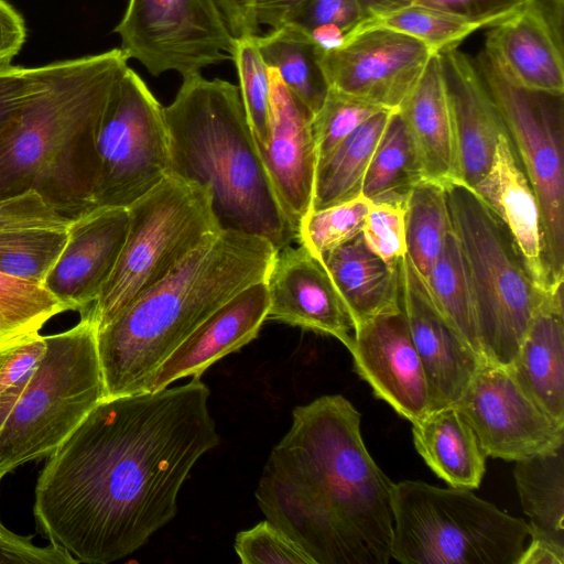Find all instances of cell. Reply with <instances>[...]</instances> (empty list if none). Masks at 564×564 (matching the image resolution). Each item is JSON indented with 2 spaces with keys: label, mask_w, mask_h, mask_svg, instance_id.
<instances>
[{
  "label": "cell",
  "mask_w": 564,
  "mask_h": 564,
  "mask_svg": "<svg viewBox=\"0 0 564 564\" xmlns=\"http://www.w3.org/2000/svg\"><path fill=\"white\" fill-rule=\"evenodd\" d=\"M398 112L414 144L424 180L460 181L456 134L440 52L434 53Z\"/></svg>",
  "instance_id": "cell-23"
},
{
  "label": "cell",
  "mask_w": 564,
  "mask_h": 564,
  "mask_svg": "<svg viewBox=\"0 0 564 564\" xmlns=\"http://www.w3.org/2000/svg\"><path fill=\"white\" fill-rule=\"evenodd\" d=\"M72 220L50 207L36 192L0 197V230H67Z\"/></svg>",
  "instance_id": "cell-42"
},
{
  "label": "cell",
  "mask_w": 564,
  "mask_h": 564,
  "mask_svg": "<svg viewBox=\"0 0 564 564\" xmlns=\"http://www.w3.org/2000/svg\"><path fill=\"white\" fill-rule=\"evenodd\" d=\"M254 36L235 37L230 59L237 69L238 88L253 138L258 147H264L271 133V78Z\"/></svg>",
  "instance_id": "cell-36"
},
{
  "label": "cell",
  "mask_w": 564,
  "mask_h": 564,
  "mask_svg": "<svg viewBox=\"0 0 564 564\" xmlns=\"http://www.w3.org/2000/svg\"><path fill=\"white\" fill-rule=\"evenodd\" d=\"M364 19L414 4L415 0H357Z\"/></svg>",
  "instance_id": "cell-53"
},
{
  "label": "cell",
  "mask_w": 564,
  "mask_h": 564,
  "mask_svg": "<svg viewBox=\"0 0 564 564\" xmlns=\"http://www.w3.org/2000/svg\"><path fill=\"white\" fill-rule=\"evenodd\" d=\"M264 281L269 295L267 321L332 336L350 349V315L323 262L303 245L279 249Z\"/></svg>",
  "instance_id": "cell-17"
},
{
  "label": "cell",
  "mask_w": 564,
  "mask_h": 564,
  "mask_svg": "<svg viewBox=\"0 0 564 564\" xmlns=\"http://www.w3.org/2000/svg\"><path fill=\"white\" fill-rule=\"evenodd\" d=\"M128 223L126 207H96L73 219L65 246L42 285L69 311H87L115 269Z\"/></svg>",
  "instance_id": "cell-19"
},
{
  "label": "cell",
  "mask_w": 564,
  "mask_h": 564,
  "mask_svg": "<svg viewBox=\"0 0 564 564\" xmlns=\"http://www.w3.org/2000/svg\"><path fill=\"white\" fill-rule=\"evenodd\" d=\"M311 39L318 51L330 52L345 44L346 32L335 24H323L310 31Z\"/></svg>",
  "instance_id": "cell-52"
},
{
  "label": "cell",
  "mask_w": 564,
  "mask_h": 564,
  "mask_svg": "<svg viewBox=\"0 0 564 564\" xmlns=\"http://www.w3.org/2000/svg\"><path fill=\"white\" fill-rule=\"evenodd\" d=\"M113 32L152 76L198 74L230 59L235 43L216 0H128Z\"/></svg>",
  "instance_id": "cell-12"
},
{
  "label": "cell",
  "mask_w": 564,
  "mask_h": 564,
  "mask_svg": "<svg viewBox=\"0 0 564 564\" xmlns=\"http://www.w3.org/2000/svg\"><path fill=\"white\" fill-rule=\"evenodd\" d=\"M370 205L371 202L360 194L337 205L310 210L300 224L296 241L322 260L361 234Z\"/></svg>",
  "instance_id": "cell-38"
},
{
  "label": "cell",
  "mask_w": 564,
  "mask_h": 564,
  "mask_svg": "<svg viewBox=\"0 0 564 564\" xmlns=\"http://www.w3.org/2000/svg\"><path fill=\"white\" fill-rule=\"evenodd\" d=\"M528 0H415L414 3L431 7L482 28L496 26L521 12Z\"/></svg>",
  "instance_id": "cell-45"
},
{
  "label": "cell",
  "mask_w": 564,
  "mask_h": 564,
  "mask_svg": "<svg viewBox=\"0 0 564 564\" xmlns=\"http://www.w3.org/2000/svg\"><path fill=\"white\" fill-rule=\"evenodd\" d=\"M509 369L529 397L564 424L563 290L542 300Z\"/></svg>",
  "instance_id": "cell-25"
},
{
  "label": "cell",
  "mask_w": 564,
  "mask_h": 564,
  "mask_svg": "<svg viewBox=\"0 0 564 564\" xmlns=\"http://www.w3.org/2000/svg\"><path fill=\"white\" fill-rule=\"evenodd\" d=\"M265 64L274 68L289 90L314 117L329 87L318 61V50L307 31L286 22L254 36Z\"/></svg>",
  "instance_id": "cell-29"
},
{
  "label": "cell",
  "mask_w": 564,
  "mask_h": 564,
  "mask_svg": "<svg viewBox=\"0 0 564 564\" xmlns=\"http://www.w3.org/2000/svg\"><path fill=\"white\" fill-rule=\"evenodd\" d=\"M69 311L41 283L0 272V346L40 333L54 316Z\"/></svg>",
  "instance_id": "cell-35"
},
{
  "label": "cell",
  "mask_w": 564,
  "mask_h": 564,
  "mask_svg": "<svg viewBox=\"0 0 564 564\" xmlns=\"http://www.w3.org/2000/svg\"><path fill=\"white\" fill-rule=\"evenodd\" d=\"M271 133L258 147L263 166L291 227L296 234L312 209L317 169L312 115L270 67Z\"/></svg>",
  "instance_id": "cell-18"
},
{
  "label": "cell",
  "mask_w": 564,
  "mask_h": 564,
  "mask_svg": "<svg viewBox=\"0 0 564 564\" xmlns=\"http://www.w3.org/2000/svg\"><path fill=\"white\" fill-rule=\"evenodd\" d=\"M6 531V528L2 525V523L0 522V534H2L3 532Z\"/></svg>",
  "instance_id": "cell-54"
},
{
  "label": "cell",
  "mask_w": 564,
  "mask_h": 564,
  "mask_svg": "<svg viewBox=\"0 0 564 564\" xmlns=\"http://www.w3.org/2000/svg\"><path fill=\"white\" fill-rule=\"evenodd\" d=\"M303 0H256L254 12L259 26L276 29L286 23Z\"/></svg>",
  "instance_id": "cell-50"
},
{
  "label": "cell",
  "mask_w": 564,
  "mask_h": 564,
  "mask_svg": "<svg viewBox=\"0 0 564 564\" xmlns=\"http://www.w3.org/2000/svg\"><path fill=\"white\" fill-rule=\"evenodd\" d=\"M22 14L8 1L0 0V64L11 63L26 41Z\"/></svg>",
  "instance_id": "cell-48"
},
{
  "label": "cell",
  "mask_w": 564,
  "mask_h": 564,
  "mask_svg": "<svg viewBox=\"0 0 564 564\" xmlns=\"http://www.w3.org/2000/svg\"><path fill=\"white\" fill-rule=\"evenodd\" d=\"M399 267L401 307L425 372L431 410L455 405L486 362L438 312L406 256Z\"/></svg>",
  "instance_id": "cell-16"
},
{
  "label": "cell",
  "mask_w": 564,
  "mask_h": 564,
  "mask_svg": "<svg viewBox=\"0 0 564 564\" xmlns=\"http://www.w3.org/2000/svg\"><path fill=\"white\" fill-rule=\"evenodd\" d=\"M392 112L381 110L373 115L317 165L311 210L337 205L361 194L367 167Z\"/></svg>",
  "instance_id": "cell-30"
},
{
  "label": "cell",
  "mask_w": 564,
  "mask_h": 564,
  "mask_svg": "<svg viewBox=\"0 0 564 564\" xmlns=\"http://www.w3.org/2000/svg\"><path fill=\"white\" fill-rule=\"evenodd\" d=\"M40 66L0 64V128L21 108L37 86Z\"/></svg>",
  "instance_id": "cell-46"
},
{
  "label": "cell",
  "mask_w": 564,
  "mask_h": 564,
  "mask_svg": "<svg viewBox=\"0 0 564 564\" xmlns=\"http://www.w3.org/2000/svg\"><path fill=\"white\" fill-rule=\"evenodd\" d=\"M364 19L357 0H303L288 22L310 33L323 24H335L346 33Z\"/></svg>",
  "instance_id": "cell-44"
},
{
  "label": "cell",
  "mask_w": 564,
  "mask_h": 564,
  "mask_svg": "<svg viewBox=\"0 0 564 564\" xmlns=\"http://www.w3.org/2000/svg\"><path fill=\"white\" fill-rule=\"evenodd\" d=\"M423 178L409 130L398 110L393 111L367 167L361 194L372 203H404Z\"/></svg>",
  "instance_id": "cell-32"
},
{
  "label": "cell",
  "mask_w": 564,
  "mask_h": 564,
  "mask_svg": "<svg viewBox=\"0 0 564 564\" xmlns=\"http://www.w3.org/2000/svg\"><path fill=\"white\" fill-rule=\"evenodd\" d=\"M473 188L508 229L534 285L544 294L563 290L549 280L540 206L507 131L498 139L489 170Z\"/></svg>",
  "instance_id": "cell-22"
},
{
  "label": "cell",
  "mask_w": 564,
  "mask_h": 564,
  "mask_svg": "<svg viewBox=\"0 0 564 564\" xmlns=\"http://www.w3.org/2000/svg\"><path fill=\"white\" fill-rule=\"evenodd\" d=\"M518 564H564V553L545 543L530 540Z\"/></svg>",
  "instance_id": "cell-51"
},
{
  "label": "cell",
  "mask_w": 564,
  "mask_h": 564,
  "mask_svg": "<svg viewBox=\"0 0 564 564\" xmlns=\"http://www.w3.org/2000/svg\"><path fill=\"white\" fill-rule=\"evenodd\" d=\"M128 61L116 47L40 66L37 86L0 128V197L36 192L69 219L96 208V132Z\"/></svg>",
  "instance_id": "cell-3"
},
{
  "label": "cell",
  "mask_w": 564,
  "mask_h": 564,
  "mask_svg": "<svg viewBox=\"0 0 564 564\" xmlns=\"http://www.w3.org/2000/svg\"><path fill=\"white\" fill-rule=\"evenodd\" d=\"M126 240L115 269L87 310L105 325L223 228L208 185L170 173L127 207Z\"/></svg>",
  "instance_id": "cell-9"
},
{
  "label": "cell",
  "mask_w": 564,
  "mask_h": 564,
  "mask_svg": "<svg viewBox=\"0 0 564 564\" xmlns=\"http://www.w3.org/2000/svg\"><path fill=\"white\" fill-rule=\"evenodd\" d=\"M349 352L358 376L400 416L413 423L431 411L427 380L402 307L358 325Z\"/></svg>",
  "instance_id": "cell-15"
},
{
  "label": "cell",
  "mask_w": 564,
  "mask_h": 564,
  "mask_svg": "<svg viewBox=\"0 0 564 564\" xmlns=\"http://www.w3.org/2000/svg\"><path fill=\"white\" fill-rule=\"evenodd\" d=\"M484 29L476 22L422 6L411 4L388 13L362 19L345 35V42L370 30H389L416 39L434 53L458 44L473 32Z\"/></svg>",
  "instance_id": "cell-34"
},
{
  "label": "cell",
  "mask_w": 564,
  "mask_h": 564,
  "mask_svg": "<svg viewBox=\"0 0 564 564\" xmlns=\"http://www.w3.org/2000/svg\"><path fill=\"white\" fill-rule=\"evenodd\" d=\"M513 477L529 517V539L564 553V445L517 460Z\"/></svg>",
  "instance_id": "cell-28"
},
{
  "label": "cell",
  "mask_w": 564,
  "mask_h": 564,
  "mask_svg": "<svg viewBox=\"0 0 564 564\" xmlns=\"http://www.w3.org/2000/svg\"><path fill=\"white\" fill-rule=\"evenodd\" d=\"M413 444L431 470L451 487L477 489L487 455L456 405L431 410L412 423Z\"/></svg>",
  "instance_id": "cell-27"
},
{
  "label": "cell",
  "mask_w": 564,
  "mask_h": 564,
  "mask_svg": "<svg viewBox=\"0 0 564 564\" xmlns=\"http://www.w3.org/2000/svg\"><path fill=\"white\" fill-rule=\"evenodd\" d=\"M434 52L423 42L389 30H370L330 52L318 51L329 89L398 110Z\"/></svg>",
  "instance_id": "cell-14"
},
{
  "label": "cell",
  "mask_w": 564,
  "mask_h": 564,
  "mask_svg": "<svg viewBox=\"0 0 564 564\" xmlns=\"http://www.w3.org/2000/svg\"><path fill=\"white\" fill-rule=\"evenodd\" d=\"M485 46L520 87L564 95L563 42L528 8L490 28Z\"/></svg>",
  "instance_id": "cell-24"
},
{
  "label": "cell",
  "mask_w": 564,
  "mask_h": 564,
  "mask_svg": "<svg viewBox=\"0 0 564 564\" xmlns=\"http://www.w3.org/2000/svg\"><path fill=\"white\" fill-rule=\"evenodd\" d=\"M67 240V230H0V272L42 284Z\"/></svg>",
  "instance_id": "cell-37"
},
{
  "label": "cell",
  "mask_w": 564,
  "mask_h": 564,
  "mask_svg": "<svg viewBox=\"0 0 564 564\" xmlns=\"http://www.w3.org/2000/svg\"><path fill=\"white\" fill-rule=\"evenodd\" d=\"M0 563L76 564L65 550L50 544L35 546L31 538H23L7 530L0 534Z\"/></svg>",
  "instance_id": "cell-47"
},
{
  "label": "cell",
  "mask_w": 564,
  "mask_h": 564,
  "mask_svg": "<svg viewBox=\"0 0 564 564\" xmlns=\"http://www.w3.org/2000/svg\"><path fill=\"white\" fill-rule=\"evenodd\" d=\"M276 251L261 236L221 229L97 327L105 398L150 391L158 368L187 336L241 290L265 280Z\"/></svg>",
  "instance_id": "cell-4"
},
{
  "label": "cell",
  "mask_w": 564,
  "mask_h": 564,
  "mask_svg": "<svg viewBox=\"0 0 564 564\" xmlns=\"http://www.w3.org/2000/svg\"><path fill=\"white\" fill-rule=\"evenodd\" d=\"M426 292L451 327L482 358L474 292L452 225Z\"/></svg>",
  "instance_id": "cell-33"
},
{
  "label": "cell",
  "mask_w": 564,
  "mask_h": 564,
  "mask_svg": "<svg viewBox=\"0 0 564 564\" xmlns=\"http://www.w3.org/2000/svg\"><path fill=\"white\" fill-rule=\"evenodd\" d=\"M164 107L171 173L208 185L223 229L261 236L282 249L296 240L274 194L239 88L202 73L182 77Z\"/></svg>",
  "instance_id": "cell-5"
},
{
  "label": "cell",
  "mask_w": 564,
  "mask_h": 564,
  "mask_svg": "<svg viewBox=\"0 0 564 564\" xmlns=\"http://www.w3.org/2000/svg\"><path fill=\"white\" fill-rule=\"evenodd\" d=\"M234 37L259 34L256 0H216Z\"/></svg>",
  "instance_id": "cell-49"
},
{
  "label": "cell",
  "mask_w": 564,
  "mask_h": 564,
  "mask_svg": "<svg viewBox=\"0 0 564 564\" xmlns=\"http://www.w3.org/2000/svg\"><path fill=\"white\" fill-rule=\"evenodd\" d=\"M96 330L85 311L74 327L46 335L34 371L0 394V480L24 463L50 456L105 398Z\"/></svg>",
  "instance_id": "cell-6"
},
{
  "label": "cell",
  "mask_w": 564,
  "mask_h": 564,
  "mask_svg": "<svg viewBox=\"0 0 564 564\" xmlns=\"http://www.w3.org/2000/svg\"><path fill=\"white\" fill-rule=\"evenodd\" d=\"M265 281L241 290L209 315L158 368L150 391L185 377H200L213 364L258 337L267 321Z\"/></svg>",
  "instance_id": "cell-20"
},
{
  "label": "cell",
  "mask_w": 564,
  "mask_h": 564,
  "mask_svg": "<svg viewBox=\"0 0 564 564\" xmlns=\"http://www.w3.org/2000/svg\"><path fill=\"white\" fill-rule=\"evenodd\" d=\"M361 235L373 253L388 263H399L406 256L405 202H371Z\"/></svg>",
  "instance_id": "cell-41"
},
{
  "label": "cell",
  "mask_w": 564,
  "mask_h": 564,
  "mask_svg": "<svg viewBox=\"0 0 564 564\" xmlns=\"http://www.w3.org/2000/svg\"><path fill=\"white\" fill-rule=\"evenodd\" d=\"M200 377L104 398L50 455L34 516L77 563L108 564L143 546L177 512V496L219 435Z\"/></svg>",
  "instance_id": "cell-1"
},
{
  "label": "cell",
  "mask_w": 564,
  "mask_h": 564,
  "mask_svg": "<svg viewBox=\"0 0 564 564\" xmlns=\"http://www.w3.org/2000/svg\"><path fill=\"white\" fill-rule=\"evenodd\" d=\"M361 414L340 394L296 406L256 489L265 519L314 564H388L390 478L369 454Z\"/></svg>",
  "instance_id": "cell-2"
},
{
  "label": "cell",
  "mask_w": 564,
  "mask_h": 564,
  "mask_svg": "<svg viewBox=\"0 0 564 564\" xmlns=\"http://www.w3.org/2000/svg\"><path fill=\"white\" fill-rule=\"evenodd\" d=\"M381 110L387 109L329 89L322 108L312 118L317 165L359 126Z\"/></svg>",
  "instance_id": "cell-39"
},
{
  "label": "cell",
  "mask_w": 564,
  "mask_h": 564,
  "mask_svg": "<svg viewBox=\"0 0 564 564\" xmlns=\"http://www.w3.org/2000/svg\"><path fill=\"white\" fill-rule=\"evenodd\" d=\"M46 345V336L33 333L0 346V394L29 378L40 364Z\"/></svg>",
  "instance_id": "cell-43"
},
{
  "label": "cell",
  "mask_w": 564,
  "mask_h": 564,
  "mask_svg": "<svg viewBox=\"0 0 564 564\" xmlns=\"http://www.w3.org/2000/svg\"><path fill=\"white\" fill-rule=\"evenodd\" d=\"M234 546L242 564H314L296 542L268 520L237 533Z\"/></svg>",
  "instance_id": "cell-40"
},
{
  "label": "cell",
  "mask_w": 564,
  "mask_h": 564,
  "mask_svg": "<svg viewBox=\"0 0 564 564\" xmlns=\"http://www.w3.org/2000/svg\"><path fill=\"white\" fill-rule=\"evenodd\" d=\"M449 230L445 186L421 180L405 199V241L406 258L426 291Z\"/></svg>",
  "instance_id": "cell-31"
},
{
  "label": "cell",
  "mask_w": 564,
  "mask_h": 564,
  "mask_svg": "<svg viewBox=\"0 0 564 564\" xmlns=\"http://www.w3.org/2000/svg\"><path fill=\"white\" fill-rule=\"evenodd\" d=\"M391 557L403 564H518L528 522L470 489L402 480L392 488Z\"/></svg>",
  "instance_id": "cell-7"
},
{
  "label": "cell",
  "mask_w": 564,
  "mask_h": 564,
  "mask_svg": "<svg viewBox=\"0 0 564 564\" xmlns=\"http://www.w3.org/2000/svg\"><path fill=\"white\" fill-rule=\"evenodd\" d=\"M355 328L380 314L401 308L400 262L388 263L365 243L362 235L321 260Z\"/></svg>",
  "instance_id": "cell-26"
},
{
  "label": "cell",
  "mask_w": 564,
  "mask_h": 564,
  "mask_svg": "<svg viewBox=\"0 0 564 564\" xmlns=\"http://www.w3.org/2000/svg\"><path fill=\"white\" fill-rule=\"evenodd\" d=\"M96 207H128L171 173L164 107L129 65L99 121Z\"/></svg>",
  "instance_id": "cell-11"
},
{
  "label": "cell",
  "mask_w": 564,
  "mask_h": 564,
  "mask_svg": "<svg viewBox=\"0 0 564 564\" xmlns=\"http://www.w3.org/2000/svg\"><path fill=\"white\" fill-rule=\"evenodd\" d=\"M451 101L460 182L474 187L489 170L499 137L507 131L474 58L458 46L440 52Z\"/></svg>",
  "instance_id": "cell-21"
},
{
  "label": "cell",
  "mask_w": 564,
  "mask_h": 564,
  "mask_svg": "<svg viewBox=\"0 0 564 564\" xmlns=\"http://www.w3.org/2000/svg\"><path fill=\"white\" fill-rule=\"evenodd\" d=\"M540 206L544 258L554 289L564 282L563 95L517 85L487 46L474 59Z\"/></svg>",
  "instance_id": "cell-10"
},
{
  "label": "cell",
  "mask_w": 564,
  "mask_h": 564,
  "mask_svg": "<svg viewBox=\"0 0 564 564\" xmlns=\"http://www.w3.org/2000/svg\"><path fill=\"white\" fill-rule=\"evenodd\" d=\"M444 186L474 292L482 358L510 368L539 305L550 294L534 285L508 229L474 188L460 181Z\"/></svg>",
  "instance_id": "cell-8"
},
{
  "label": "cell",
  "mask_w": 564,
  "mask_h": 564,
  "mask_svg": "<svg viewBox=\"0 0 564 564\" xmlns=\"http://www.w3.org/2000/svg\"><path fill=\"white\" fill-rule=\"evenodd\" d=\"M455 405L487 457L517 462L564 445V424L529 397L509 368L485 364Z\"/></svg>",
  "instance_id": "cell-13"
}]
</instances>
